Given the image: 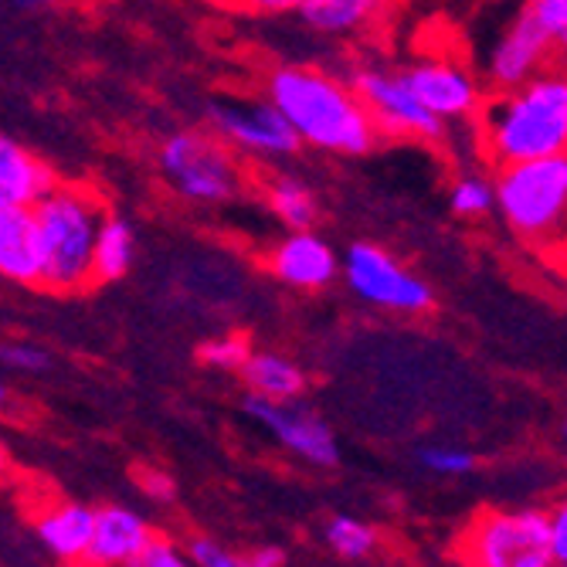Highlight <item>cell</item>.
Returning <instances> with one entry per match:
<instances>
[{"label": "cell", "mask_w": 567, "mask_h": 567, "mask_svg": "<svg viewBox=\"0 0 567 567\" xmlns=\"http://www.w3.org/2000/svg\"><path fill=\"white\" fill-rule=\"evenodd\" d=\"M401 75L411 95L445 126L476 120L486 99V82L466 62H458L452 55H425L419 62L404 65Z\"/></svg>", "instance_id": "10"}, {"label": "cell", "mask_w": 567, "mask_h": 567, "mask_svg": "<svg viewBox=\"0 0 567 567\" xmlns=\"http://www.w3.org/2000/svg\"><path fill=\"white\" fill-rule=\"evenodd\" d=\"M327 544L340 554V557H368L378 544V530L357 517H333L327 524Z\"/></svg>", "instance_id": "24"}, {"label": "cell", "mask_w": 567, "mask_h": 567, "mask_svg": "<svg viewBox=\"0 0 567 567\" xmlns=\"http://www.w3.org/2000/svg\"><path fill=\"white\" fill-rule=\"evenodd\" d=\"M133 567H194V560L171 540H153Z\"/></svg>", "instance_id": "29"}, {"label": "cell", "mask_w": 567, "mask_h": 567, "mask_svg": "<svg viewBox=\"0 0 567 567\" xmlns=\"http://www.w3.org/2000/svg\"><path fill=\"white\" fill-rule=\"evenodd\" d=\"M215 4H228L231 8V0H215Z\"/></svg>", "instance_id": "36"}, {"label": "cell", "mask_w": 567, "mask_h": 567, "mask_svg": "<svg viewBox=\"0 0 567 567\" xmlns=\"http://www.w3.org/2000/svg\"><path fill=\"white\" fill-rule=\"evenodd\" d=\"M422 466L439 473V476H466L476 470V455L466 449H452V445H429L419 452Z\"/></svg>", "instance_id": "26"}, {"label": "cell", "mask_w": 567, "mask_h": 567, "mask_svg": "<svg viewBox=\"0 0 567 567\" xmlns=\"http://www.w3.org/2000/svg\"><path fill=\"white\" fill-rule=\"evenodd\" d=\"M0 364L11 371H21V374H38V371H48L51 357L34 343L11 340V343H0Z\"/></svg>", "instance_id": "28"}, {"label": "cell", "mask_w": 567, "mask_h": 567, "mask_svg": "<svg viewBox=\"0 0 567 567\" xmlns=\"http://www.w3.org/2000/svg\"><path fill=\"white\" fill-rule=\"evenodd\" d=\"M347 85L364 102V110L381 136L419 140V143H439L445 136V123L435 120L422 102L411 95L401 69L378 65V62L353 65L347 75Z\"/></svg>", "instance_id": "7"}, {"label": "cell", "mask_w": 567, "mask_h": 567, "mask_svg": "<svg viewBox=\"0 0 567 567\" xmlns=\"http://www.w3.org/2000/svg\"><path fill=\"white\" fill-rule=\"evenodd\" d=\"M266 266L292 289H323L340 276V255L313 228H296L269 248Z\"/></svg>", "instance_id": "13"}, {"label": "cell", "mask_w": 567, "mask_h": 567, "mask_svg": "<svg viewBox=\"0 0 567 567\" xmlns=\"http://www.w3.org/2000/svg\"><path fill=\"white\" fill-rule=\"evenodd\" d=\"M106 200L89 184L59 181L34 208V238H38V262L48 292H82L92 279V248L99 221L106 215Z\"/></svg>", "instance_id": "3"}, {"label": "cell", "mask_w": 567, "mask_h": 567, "mask_svg": "<svg viewBox=\"0 0 567 567\" xmlns=\"http://www.w3.org/2000/svg\"><path fill=\"white\" fill-rule=\"evenodd\" d=\"M547 537H550L554 560L564 564L567 560V509L564 506H557L554 513H547Z\"/></svg>", "instance_id": "31"}, {"label": "cell", "mask_w": 567, "mask_h": 567, "mask_svg": "<svg viewBox=\"0 0 567 567\" xmlns=\"http://www.w3.org/2000/svg\"><path fill=\"white\" fill-rule=\"evenodd\" d=\"M208 130L241 161L276 164L299 150L296 133L266 95H225L208 106Z\"/></svg>", "instance_id": "8"}, {"label": "cell", "mask_w": 567, "mask_h": 567, "mask_svg": "<svg viewBox=\"0 0 567 567\" xmlns=\"http://www.w3.org/2000/svg\"><path fill=\"white\" fill-rule=\"evenodd\" d=\"M306 0H231V8L248 14H289L299 11Z\"/></svg>", "instance_id": "32"}, {"label": "cell", "mask_w": 567, "mask_h": 567, "mask_svg": "<svg viewBox=\"0 0 567 567\" xmlns=\"http://www.w3.org/2000/svg\"><path fill=\"white\" fill-rule=\"evenodd\" d=\"M157 540L146 517L130 506H102L95 509L92 537L82 554L85 567H133L140 554Z\"/></svg>", "instance_id": "14"}, {"label": "cell", "mask_w": 567, "mask_h": 567, "mask_svg": "<svg viewBox=\"0 0 567 567\" xmlns=\"http://www.w3.org/2000/svg\"><path fill=\"white\" fill-rule=\"evenodd\" d=\"M11 4L18 11H48V8H55L59 0H11Z\"/></svg>", "instance_id": "34"}, {"label": "cell", "mask_w": 567, "mask_h": 567, "mask_svg": "<svg viewBox=\"0 0 567 567\" xmlns=\"http://www.w3.org/2000/svg\"><path fill=\"white\" fill-rule=\"evenodd\" d=\"M136 259V231L123 215L106 212L95 231V248H92V279L95 282H113L130 272Z\"/></svg>", "instance_id": "20"}, {"label": "cell", "mask_w": 567, "mask_h": 567, "mask_svg": "<svg viewBox=\"0 0 567 567\" xmlns=\"http://www.w3.org/2000/svg\"><path fill=\"white\" fill-rule=\"evenodd\" d=\"M462 567H554L544 509H486L458 537Z\"/></svg>", "instance_id": "6"}, {"label": "cell", "mask_w": 567, "mask_h": 567, "mask_svg": "<svg viewBox=\"0 0 567 567\" xmlns=\"http://www.w3.org/2000/svg\"><path fill=\"white\" fill-rule=\"evenodd\" d=\"M493 212L530 248H557L567 221V157L503 164L493 174Z\"/></svg>", "instance_id": "4"}, {"label": "cell", "mask_w": 567, "mask_h": 567, "mask_svg": "<svg viewBox=\"0 0 567 567\" xmlns=\"http://www.w3.org/2000/svg\"><path fill=\"white\" fill-rule=\"evenodd\" d=\"M449 204H452V212L466 221L486 218L493 212V181L476 171L458 174L449 187Z\"/></svg>", "instance_id": "23"}, {"label": "cell", "mask_w": 567, "mask_h": 567, "mask_svg": "<svg viewBox=\"0 0 567 567\" xmlns=\"http://www.w3.org/2000/svg\"><path fill=\"white\" fill-rule=\"evenodd\" d=\"M248 353H251V343H248V337H241V333L212 337V340H204L200 350H197L200 364L218 368V371H241V364L248 360Z\"/></svg>", "instance_id": "25"}, {"label": "cell", "mask_w": 567, "mask_h": 567, "mask_svg": "<svg viewBox=\"0 0 567 567\" xmlns=\"http://www.w3.org/2000/svg\"><path fill=\"white\" fill-rule=\"evenodd\" d=\"M62 177L38 153L0 133V208H34Z\"/></svg>", "instance_id": "15"}, {"label": "cell", "mask_w": 567, "mask_h": 567, "mask_svg": "<svg viewBox=\"0 0 567 567\" xmlns=\"http://www.w3.org/2000/svg\"><path fill=\"white\" fill-rule=\"evenodd\" d=\"M554 567H564V564H554Z\"/></svg>", "instance_id": "37"}, {"label": "cell", "mask_w": 567, "mask_h": 567, "mask_svg": "<svg viewBox=\"0 0 567 567\" xmlns=\"http://www.w3.org/2000/svg\"><path fill=\"white\" fill-rule=\"evenodd\" d=\"M394 0H306L299 8L302 21L330 38H350L378 28Z\"/></svg>", "instance_id": "18"}, {"label": "cell", "mask_w": 567, "mask_h": 567, "mask_svg": "<svg viewBox=\"0 0 567 567\" xmlns=\"http://www.w3.org/2000/svg\"><path fill=\"white\" fill-rule=\"evenodd\" d=\"M480 150L493 167L567 153V79L560 65L499 92L476 113Z\"/></svg>", "instance_id": "2"}, {"label": "cell", "mask_w": 567, "mask_h": 567, "mask_svg": "<svg viewBox=\"0 0 567 567\" xmlns=\"http://www.w3.org/2000/svg\"><path fill=\"white\" fill-rule=\"evenodd\" d=\"M194 567H282L286 557L279 547H259L251 554H238V550H228L208 537H197L190 540V554Z\"/></svg>", "instance_id": "22"}, {"label": "cell", "mask_w": 567, "mask_h": 567, "mask_svg": "<svg viewBox=\"0 0 567 567\" xmlns=\"http://www.w3.org/2000/svg\"><path fill=\"white\" fill-rule=\"evenodd\" d=\"M4 401H8V384L0 381V404H4Z\"/></svg>", "instance_id": "35"}, {"label": "cell", "mask_w": 567, "mask_h": 567, "mask_svg": "<svg viewBox=\"0 0 567 567\" xmlns=\"http://www.w3.org/2000/svg\"><path fill=\"white\" fill-rule=\"evenodd\" d=\"M245 411L255 425H262L292 455L313 462V466H337V435L317 411L299 408L296 401H269L259 394L245 398Z\"/></svg>", "instance_id": "11"}, {"label": "cell", "mask_w": 567, "mask_h": 567, "mask_svg": "<svg viewBox=\"0 0 567 567\" xmlns=\"http://www.w3.org/2000/svg\"><path fill=\"white\" fill-rule=\"evenodd\" d=\"M0 279L14 286H38V238L31 208H0Z\"/></svg>", "instance_id": "17"}, {"label": "cell", "mask_w": 567, "mask_h": 567, "mask_svg": "<svg viewBox=\"0 0 567 567\" xmlns=\"http://www.w3.org/2000/svg\"><path fill=\"white\" fill-rule=\"evenodd\" d=\"M251 394L269 398V401H296L306 391V374L296 368L289 357L272 350H251L248 360L238 371Z\"/></svg>", "instance_id": "19"}, {"label": "cell", "mask_w": 567, "mask_h": 567, "mask_svg": "<svg viewBox=\"0 0 567 567\" xmlns=\"http://www.w3.org/2000/svg\"><path fill=\"white\" fill-rule=\"evenodd\" d=\"M161 174L190 204L221 208L248 194V171L238 153L221 143L212 130H177L164 140Z\"/></svg>", "instance_id": "5"}, {"label": "cell", "mask_w": 567, "mask_h": 567, "mask_svg": "<svg viewBox=\"0 0 567 567\" xmlns=\"http://www.w3.org/2000/svg\"><path fill=\"white\" fill-rule=\"evenodd\" d=\"M524 11L557 48H564V41H567V0H524Z\"/></svg>", "instance_id": "27"}, {"label": "cell", "mask_w": 567, "mask_h": 567, "mask_svg": "<svg viewBox=\"0 0 567 567\" xmlns=\"http://www.w3.org/2000/svg\"><path fill=\"white\" fill-rule=\"evenodd\" d=\"M14 473V462H11V449L0 442V486H4Z\"/></svg>", "instance_id": "33"}, {"label": "cell", "mask_w": 567, "mask_h": 567, "mask_svg": "<svg viewBox=\"0 0 567 567\" xmlns=\"http://www.w3.org/2000/svg\"><path fill=\"white\" fill-rule=\"evenodd\" d=\"M340 276L353 296L378 309H391V313H425L435 302L425 279L404 269L388 248L371 241H353L347 248L340 259Z\"/></svg>", "instance_id": "9"}, {"label": "cell", "mask_w": 567, "mask_h": 567, "mask_svg": "<svg viewBox=\"0 0 567 567\" xmlns=\"http://www.w3.org/2000/svg\"><path fill=\"white\" fill-rule=\"evenodd\" d=\"M262 197H266V208L289 228H313L320 218V204L317 194L302 177L296 174H269L262 181Z\"/></svg>", "instance_id": "21"}, {"label": "cell", "mask_w": 567, "mask_h": 567, "mask_svg": "<svg viewBox=\"0 0 567 567\" xmlns=\"http://www.w3.org/2000/svg\"><path fill=\"white\" fill-rule=\"evenodd\" d=\"M520 4H524V0H520Z\"/></svg>", "instance_id": "38"}, {"label": "cell", "mask_w": 567, "mask_h": 567, "mask_svg": "<svg viewBox=\"0 0 567 567\" xmlns=\"http://www.w3.org/2000/svg\"><path fill=\"white\" fill-rule=\"evenodd\" d=\"M92 520H95L92 506L51 503L48 509H41L34 517V530H38V540L44 544V550L55 560L82 564V554H85L89 537H92Z\"/></svg>", "instance_id": "16"}, {"label": "cell", "mask_w": 567, "mask_h": 567, "mask_svg": "<svg viewBox=\"0 0 567 567\" xmlns=\"http://www.w3.org/2000/svg\"><path fill=\"white\" fill-rule=\"evenodd\" d=\"M136 486H140V493H146L150 499H157V503H171L174 493H177L174 480L164 470H153V466L136 470Z\"/></svg>", "instance_id": "30"}, {"label": "cell", "mask_w": 567, "mask_h": 567, "mask_svg": "<svg viewBox=\"0 0 567 567\" xmlns=\"http://www.w3.org/2000/svg\"><path fill=\"white\" fill-rule=\"evenodd\" d=\"M560 51L564 48H557L530 21V14L520 8V14L499 31V38L489 48V55H486V85L493 92L520 85V82L554 69L557 59H560Z\"/></svg>", "instance_id": "12"}, {"label": "cell", "mask_w": 567, "mask_h": 567, "mask_svg": "<svg viewBox=\"0 0 567 567\" xmlns=\"http://www.w3.org/2000/svg\"><path fill=\"white\" fill-rule=\"evenodd\" d=\"M266 99L282 113L299 146H313L340 157H360L378 146L364 102L333 72L313 65H282L266 79Z\"/></svg>", "instance_id": "1"}]
</instances>
